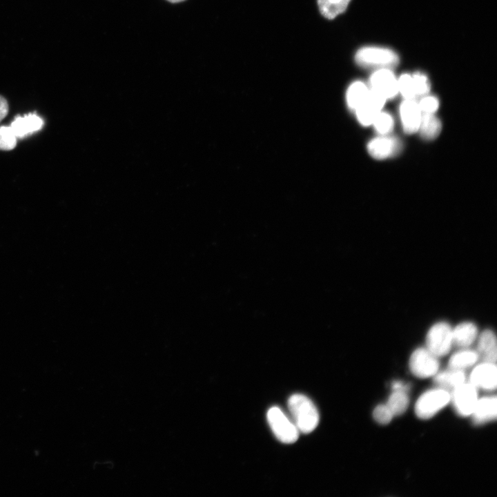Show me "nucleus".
Instances as JSON below:
<instances>
[{
  "label": "nucleus",
  "instance_id": "nucleus-1",
  "mask_svg": "<svg viewBox=\"0 0 497 497\" xmlns=\"http://www.w3.org/2000/svg\"><path fill=\"white\" fill-rule=\"evenodd\" d=\"M288 407L293 422L299 431L309 433L319 422V413L313 402L300 393L292 395L288 400Z\"/></svg>",
  "mask_w": 497,
  "mask_h": 497
},
{
  "label": "nucleus",
  "instance_id": "nucleus-2",
  "mask_svg": "<svg viewBox=\"0 0 497 497\" xmlns=\"http://www.w3.org/2000/svg\"><path fill=\"white\" fill-rule=\"evenodd\" d=\"M267 421L275 437L282 442H295L299 436V430L285 413L277 407H272L267 412Z\"/></svg>",
  "mask_w": 497,
  "mask_h": 497
},
{
  "label": "nucleus",
  "instance_id": "nucleus-3",
  "mask_svg": "<svg viewBox=\"0 0 497 497\" xmlns=\"http://www.w3.org/2000/svg\"><path fill=\"white\" fill-rule=\"evenodd\" d=\"M450 393L442 388L429 390L422 394L415 405L416 416L421 419H429L450 402Z\"/></svg>",
  "mask_w": 497,
  "mask_h": 497
},
{
  "label": "nucleus",
  "instance_id": "nucleus-4",
  "mask_svg": "<svg viewBox=\"0 0 497 497\" xmlns=\"http://www.w3.org/2000/svg\"><path fill=\"white\" fill-rule=\"evenodd\" d=\"M453 345L452 328L446 322L433 324L426 335V348L436 357L447 354Z\"/></svg>",
  "mask_w": 497,
  "mask_h": 497
},
{
  "label": "nucleus",
  "instance_id": "nucleus-5",
  "mask_svg": "<svg viewBox=\"0 0 497 497\" xmlns=\"http://www.w3.org/2000/svg\"><path fill=\"white\" fill-rule=\"evenodd\" d=\"M356 62L363 66H391L398 62V55L388 48L367 46L360 48L355 54Z\"/></svg>",
  "mask_w": 497,
  "mask_h": 497
},
{
  "label": "nucleus",
  "instance_id": "nucleus-6",
  "mask_svg": "<svg viewBox=\"0 0 497 497\" xmlns=\"http://www.w3.org/2000/svg\"><path fill=\"white\" fill-rule=\"evenodd\" d=\"M409 368L416 377L425 378L433 376L439 368L438 357L427 348H418L410 357Z\"/></svg>",
  "mask_w": 497,
  "mask_h": 497
},
{
  "label": "nucleus",
  "instance_id": "nucleus-7",
  "mask_svg": "<svg viewBox=\"0 0 497 497\" xmlns=\"http://www.w3.org/2000/svg\"><path fill=\"white\" fill-rule=\"evenodd\" d=\"M477 389L471 383L465 382L450 393V400L458 414L470 416L478 401Z\"/></svg>",
  "mask_w": 497,
  "mask_h": 497
},
{
  "label": "nucleus",
  "instance_id": "nucleus-8",
  "mask_svg": "<svg viewBox=\"0 0 497 497\" xmlns=\"http://www.w3.org/2000/svg\"><path fill=\"white\" fill-rule=\"evenodd\" d=\"M386 100L380 94L369 89L364 101L355 110L360 123L363 126L373 124L376 117L381 112Z\"/></svg>",
  "mask_w": 497,
  "mask_h": 497
},
{
  "label": "nucleus",
  "instance_id": "nucleus-9",
  "mask_svg": "<svg viewBox=\"0 0 497 497\" xmlns=\"http://www.w3.org/2000/svg\"><path fill=\"white\" fill-rule=\"evenodd\" d=\"M371 88L386 99L394 97L398 92V79L388 68H382L374 72L370 77Z\"/></svg>",
  "mask_w": 497,
  "mask_h": 497
},
{
  "label": "nucleus",
  "instance_id": "nucleus-10",
  "mask_svg": "<svg viewBox=\"0 0 497 497\" xmlns=\"http://www.w3.org/2000/svg\"><path fill=\"white\" fill-rule=\"evenodd\" d=\"M469 383L476 389L493 391L497 386V369L496 363L482 362L471 371Z\"/></svg>",
  "mask_w": 497,
  "mask_h": 497
},
{
  "label": "nucleus",
  "instance_id": "nucleus-11",
  "mask_svg": "<svg viewBox=\"0 0 497 497\" xmlns=\"http://www.w3.org/2000/svg\"><path fill=\"white\" fill-rule=\"evenodd\" d=\"M400 149V142L391 137H377L371 140L367 145L369 153L377 159H383L396 155Z\"/></svg>",
  "mask_w": 497,
  "mask_h": 497
},
{
  "label": "nucleus",
  "instance_id": "nucleus-12",
  "mask_svg": "<svg viewBox=\"0 0 497 497\" xmlns=\"http://www.w3.org/2000/svg\"><path fill=\"white\" fill-rule=\"evenodd\" d=\"M400 114L403 128L407 133L418 130L422 112L413 99H406L401 104Z\"/></svg>",
  "mask_w": 497,
  "mask_h": 497
},
{
  "label": "nucleus",
  "instance_id": "nucleus-13",
  "mask_svg": "<svg viewBox=\"0 0 497 497\" xmlns=\"http://www.w3.org/2000/svg\"><path fill=\"white\" fill-rule=\"evenodd\" d=\"M43 119L35 113L18 116L12 121L10 128L17 138H23L42 128Z\"/></svg>",
  "mask_w": 497,
  "mask_h": 497
},
{
  "label": "nucleus",
  "instance_id": "nucleus-14",
  "mask_svg": "<svg viewBox=\"0 0 497 497\" xmlns=\"http://www.w3.org/2000/svg\"><path fill=\"white\" fill-rule=\"evenodd\" d=\"M471 415L475 425H482L496 420L497 416L496 397H483L478 399Z\"/></svg>",
  "mask_w": 497,
  "mask_h": 497
},
{
  "label": "nucleus",
  "instance_id": "nucleus-15",
  "mask_svg": "<svg viewBox=\"0 0 497 497\" xmlns=\"http://www.w3.org/2000/svg\"><path fill=\"white\" fill-rule=\"evenodd\" d=\"M476 351L482 362H496V338L493 331L485 329L480 334L478 338Z\"/></svg>",
  "mask_w": 497,
  "mask_h": 497
},
{
  "label": "nucleus",
  "instance_id": "nucleus-16",
  "mask_svg": "<svg viewBox=\"0 0 497 497\" xmlns=\"http://www.w3.org/2000/svg\"><path fill=\"white\" fill-rule=\"evenodd\" d=\"M478 328L471 322H463L452 329L453 344L458 347L467 348L476 339Z\"/></svg>",
  "mask_w": 497,
  "mask_h": 497
},
{
  "label": "nucleus",
  "instance_id": "nucleus-17",
  "mask_svg": "<svg viewBox=\"0 0 497 497\" xmlns=\"http://www.w3.org/2000/svg\"><path fill=\"white\" fill-rule=\"evenodd\" d=\"M434 376L433 380L436 384L449 392H451L465 381V373L462 370L449 369Z\"/></svg>",
  "mask_w": 497,
  "mask_h": 497
},
{
  "label": "nucleus",
  "instance_id": "nucleus-18",
  "mask_svg": "<svg viewBox=\"0 0 497 497\" xmlns=\"http://www.w3.org/2000/svg\"><path fill=\"white\" fill-rule=\"evenodd\" d=\"M441 129V122L437 117L431 113H422L418 130L424 139L431 140L436 138Z\"/></svg>",
  "mask_w": 497,
  "mask_h": 497
},
{
  "label": "nucleus",
  "instance_id": "nucleus-19",
  "mask_svg": "<svg viewBox=\"0 0 497 497\" xmlns=\"http://www.w3.org/2000/svg\"><path fill=\"white\" fill-rule=\"evenodd\" d=\"M478 359L476 351L462 349L451 356L449 360V369L463 371L474 365Z\"/></svg>",
  "mask_w": 497,
  "mask_h": 497
},
{
  "label": "nucleus",
  "instance_id": "nucleus-20",
  "mask_svg": "<svg viewBox=\"0 0 497 497\" xmlns=\"http://www.w3.org/2000/svg\"><path fill=\"white\" fill-rule=\"evenodd\" d=\"M369 92V88L362 81H358L351 84L347 92L349 107L355 110L364 101Z\"/></svg>",
  "mask_w": 497,
  "mask_h": 497
},
{
  "label": "nucleus",
  "instance_id": "nucleus-21",
  "mask_svg": "<svg viewBox=\"0 0 497 497\" xmlns=\"http://www.w3.org/2000/svg\"><path fill=\"white\" fill-rule=\"evenodd\" d=\"M351 0H318L321 14L329 19H333L342 13Z\"/></svg>",
  "mask_w": 497,
  "mask_h": 497
},
{
  "label": "nucleus",
  "instance_id": "nucleus-22",
  "mask_svg": "<svg viewBox=\"0 0 497 497\" xmlns=\"http://www.w3.org/2000/svg\"><path fill=\"white\" fill-rule=\"evenodd\" d=\"M408 404L409 398L406 391H393L386 405L394 416L402 414L406 411Z\"/></svg>",
  "mask_w": 497,
  "mask_h": 497
},
{
  "label": "nucleus",
  "instance_id": "nucleus-23",
  "mask_svg": "<svg viewBox=\"0 0 497 497\" xmlns=\"http://www.w3.org/2000/svg\"><path fill=\"white\" fill-rule=\"evenodd\" d=\"M398 88L406 99H413L416 97L412 76L403 74L398 79Z\"/></svg>",
  "mask_w": 497,
  "mask_h": 497
},
{
  "label": "nucleus",
  "instance_id": "nucleus-24",
  "mask_svg": "<svg viewBox=\"0 0 497 497\" xmlns=\"http://www.w3.org/2000/svg\"><path fill=\"white\" fill-rule=\"evenodd\" d=\"M17 138L10 126L0 127V150H10L17 145Z\"/></svg>",
  "mask_w": 497,
  "mask_h": 497
},
{
  "label": "nucleus",
  "instance_id": "nucleus-25",
  "mask_svg": "<svg viewBox=\"0 0 497 497\" xmlns=\"http://www.w3.org/2000/svg\"><path fill=\"white\" fill-rule=\"evenodd\" d=\"M373 124L377 132L380 134H386L392 129L393 120L389 114L380 112L376 117Z\"/></svg>",
  "mask_w": 497,
  "mask_h": 497
},
{
  "label": "nucleus",
  "instance_id": "nucleus-26",
  "mask_svg": "<svg viewBox=\"0 0 497 497\" xmlns=\"http://www.w3.org/2000/svg\"><path fill=\"white\" fill-rule=\"evenodd\" d=\"M374 420L381 425H387L391 422L393 415L386 405H379L373 410Z\"/></svg>",
  "mask_w": 497,
  "mask_h": 497
},
{
  "label": "nucleus",
  "instance_id": "nucleus-27",
  "mask_svg": "<svg viewBox=\"0 0 497 497\" xmlns=\"http://www.w3.org/2000/svg\"><path fill=\"white\" fill-rule=\"evenodd\" d=\"M416 96L427 94L430 88L427 77L422 73L412 75Z\"/></svg>",
  "mask_w": 497,
  "mask_h": 497
},
{
  "label": "nucleus",
  "instance_id": "nucleus-28",
  "mask_svg": "<svg viewBox=\"0 0 497 497\" xmlns=\"http://www.w3.org/2000/svg\"><path fill=\"white\" fill-rule=\"evenodd\" d=\"M418 106L422 113L433 114L438 108L439 102L435 97L427 96L419 102Z\"/></svg>",
  "mask_w": 497,
  "mask_h": 497
},
{
  "label": "nucleus",
  "instance_id": "nucleus-29",
  "mask_svg": "<svg viewBox=\"0 0 497 497\" xmlns=\"http://www.w3.org/2000/svg\"><path fill=\"white\" fill-rule=\"evenodd\" d=\"M8 113V104L7 100L0 95V121H1Z\"/></svg>",
  "mask_w": 497,
  "mask_h": 497
},
{
  "label": "nucleus",
  "instance_id": "nucleus-30",
  "mask_svg": "<svg viewBox=\"0 0 497 497\" xmlns=\"http://www.w3.org/2000/svg\"><path fill=\"white\" fill-rule=\"evenodd\" d=\"M391 387L393 389V391H407L408 390V386L405 384L400 381H395L392 383Z\"/></svg>",
  "mask_w": 497,
  "mask_h": 497
},
{
  "label": "nucleus",
  "instance_id": "nucleus-31",
  "mask_svg": "<svg viewBox=\"0 0 497 497\" xmlns=\"http://www.w3.org/2000/svg\"><path fill=\"white\" fill-rule=\"evenodd\" d=\"M167 1H170V2H171V3H178V2L183 1H184V0H167Z\"/></svg>",
  "mask_w": 497,
  "mask_h": 497
}]
</instances>
